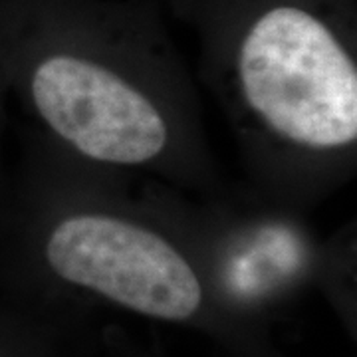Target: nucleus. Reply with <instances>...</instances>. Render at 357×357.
Instances as JSON below:
<instances>
[{
    "label": "nucleus",
    "instance_id": "nucleus-7",
    "mask_svg": "<svg viewBox=\"0 0 357 357\" xmlns=\"http://www.w3.org/2000/svg\"><path fill=\"white\" fill-rule=\"evenodd\" d=\"M8 103H10V98H8V89L4 86V79H2V74H0V153H2V137H4V128H6V115H8Z\"/></svg>",
    "mask_w": 357,
    "mask_h": 357
},
{
    "label": "nucleus",
    "instance_id": "nucleus-2",
    "mask_svg": "<svg viewBox=\"0 0 357 357\" xmlns=\"http://www.w3.org/2000/svg\"><path fill=\"white\" fill-rule=\"evenodd\" d=\"M133 177L28 129L0 197V296L84 318L109 310L183 328L227 357H282L270 328L220 300Z\"/></svg>",
    "mask_w": 357,
    "mask_h": 357
},
{
    "label": "nucleus",
    "instance_id": "nucleus-6",
    "mask_svg": "<svg viewBox=\"0 0 357 357\" xmlns=\"http://www.w3.org/2000/svg\"><path fill=\"white\" fill-rule=\"evenodd\" d=\"M91 357H163L155 349L143 347L137 340H133L121 326L117 324H102L98 330L96 349Z\"/></svg>",
    "mask_w": 357,
    "mask_h": 357
},
{
    "label": "nucleus",
    "instance_id": "nucleus-1",
    "mask_svg": "<svg viewBox=\"0 0 357 357\" xmlns=\"http://www.w3.org/2000/svg\"><path fill=\"white\" fill-rule=\"evenodd\" d=\"M0 74L32 129L76 159L230 189L161 0H0Z\"/></svg>",
    "mask_w": 357,
    "mask_h": 357
},
{
    "label": "nucleus",
    "instance_id": "nucleus-3",
    "mask_svg": "<svg viewBox=\"0 0 357 357\" xmlns=\"http://www.w3.org/2000/svg\"><path fill=\"white\" fill-rule=\"evenodd\" d=\"M197 40L243 187L307 215L357 173L356 0H161Z\"/></svg>",
    "mask_w": 357,
    "mask_h": 357
},
{
    "label": "nucleus",
    "instance_id": "nucleus-4",
    "mask_svg": "<svg viewBox=\"0 0 357 357\" xmlns=\"http://www.w3.org/2000/svg\"><path fill=\"white\" fill-rule=\"evenodd\" d=\"M141 201L197 260L227 306L260 326L306 290H318L344 324L356 319V225L324 238L307 215L244 187L199 195L135 175Z\"/></svg>",
    "mask_w": 357,
    "mask_h": 357
},
{
    "label": "nucleus",
    "instance_id": "nucleus-5",
    "mask_svg": "<svg viewBox=\"0 0 357 357\" xmlns=\"http://www.w3.org/2000/svg\"><path fill=\"white\" fill-rule=\"evenodd\" d=\"M102 324L0 296V357H91Z\"/></svg>",
    "mask_w": 357,
    "mask_h": 357
}]
</instances>
